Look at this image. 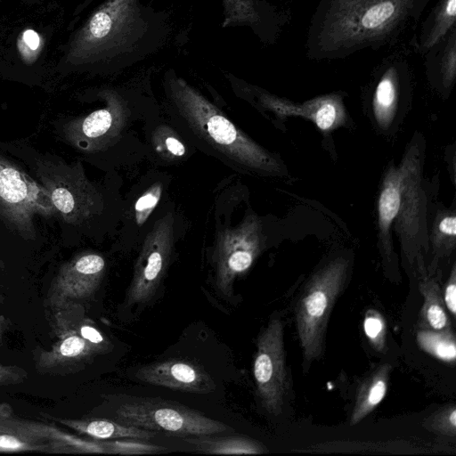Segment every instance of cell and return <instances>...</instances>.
<instances>
[{"mask_svg":"<svg viewBox=\"0 0 456 456\" xmlns=\"http://www.w3.org/2000/svg\"><path fill=\"white\" fill-rule=\"evenodd\" d=\"M427 72L450 89L456 78V28L425 54Z\"/></svg>","mask_w":456,"mask_h":456,"instance_id":"obj_23","label":"cell"},{"mask_svg":"<svg viewBox=\"0 0 456 456\" xmlns=\"http://www.w3.org/2000/svg\"><path fill=\"white\" fill-rule=\"evenodd\" d=\"M35 173L54 206L69 224H80L102 210V198L86 178L80 162L58 158L36 160Z\"/></svg>","mask_w":456,"mask_h":456,"instance_id":"obj_6","label":"cell"},{"mask_svg":"<svg viewBox=\"0 0 456 456\" xmlns=\"http://www.w3.org/2000/svg\"><path fill=\"white\" fill-rule=\"evenodd\" d=\"M263 244L262 225L255 216H247L238 225L218 233L214 254L215 281L224 296H232L235 279L251 267Z\"/></svg>","mask_w":456,"mask_h":456,"instance_id":"obj_9","label":"cell"},{"mask_svg":"<svg viewBox=\"0 0 456 456\" xmlns=\"http://www.w3.org/2000/svg\"><path fill=\"white\" fill-rule=\"evenodd\" d=\"M45 46L41 33L28 28L23 29L16 39V48L20 58L26 65H33L39 58Z\"/></svg>","mask_w":456,"mask_h":456,"instance_id":"obj_28","label":"cell"},{"mask_svg":"<svg viewBox=\"0 0 456 456\" xmlns=\"http://www.w3.org/2000/svg\"><path fill=\"white\" fill-rule=\"evenodd\" d=\"M4 264L3 260L0 257V268H4Z\"/></svg>","mask_w":456,"mask_h":456,"instance_id":"obj_38","label":"cell"},{"mask_svg":"<svg viewBox=\"0 0 456 456\" xmlns=\"http://www.w3.org/2000/svg\"><path fill=\"white\" fill-rule=\"evenodd\" d=\"M106 106L64 125L65 139L78 150L94 152L102 150L118 136L127 117L123 100L112 92L104 94Z\"/></svg>","mask_w":456,"mask_h":456,"instance_id":"obj_14","label":"cell"},{"mask_svg":"<svg viewBox=\"0 0 456 456\" xmlns=\"http://www.w3.org/2000/svg\"><path fill=\"white\" fill-rule=\"evenodd\" d=\"M257 97L264 107L281 117H303L314 122L322 131H331L346 120L343 98L338 94L318 96L299 104L262 90H257Z\"/></svg>","mask_w":456,"mask_h":456,"instance_id":"obj_18","label":"cell"},{"mask_svg":"<svg viewBox=\"0 0 456 456\" xmlns=\"http://www.w3.org/2000/svg\"><path fill=\"white\" fill-rule=\"evenodd\" d=\"M4 297L2 296V294L0 293V303H3L4 302Z\"/></svg>","mask_w":456,"mask_h":456,"instance_id":"obj_39","label":"cell"},{"mask_svg":"<svg viewBox=\"0 0 456 456\" xmlns=\"http://www.w3.org/2000/svg\"><path fill=\"white\" fill-rule=\"evenodd\" d=\"M105 271L104 258L83 253L64 263L51 283L46 301L52 309L90 297L98 289Z\"/></svg>","mask_w":456,"mask_h":456,"instance_id":"obj_15","label":"cell"},{"mask_svg":"<svg viewBox=\"0 0 456 456\" xmlns=\"http://www.w3.org/2000/svg\"><path fill=\"white\" fill-rule=\"evenodd\" d=\"M427 428L445 436H454L456 434V409L449 405L441 409L427 420Z\"/></svg>","mask_w":456,"mask_h":456,"instance_id":"obj_33","label":"cell"},{"mask_svg":"<svg viewBox=\"0 0 456 456\" xmlns=\"http://www.w3.org/2000/svg\"><path fill=\"white\" fill-rule=\"evenodd\" d=\"M419 154V149L411 146L398 167L401 175V198L395 220V229L410 262L423 247L426 233V200L421 185Z\"/></svg>","mask_w":456,"mask_h":456,"instance_id":"obj_11","label":"cell"},{"mask_svg":"<svg viewBox=\"0 0 456 456\" xmlns=\"http://www.w3.org/2000/svg\"><path fill=\"white\" fill-rule=\"evenodd\" d=\"M431 0H319L305 44L312 61L407 46Z\"/></svg>","mask_w":456,"mask_h":456,"instance_id":"obj_1","label":"cell"},{"mask_svg":"<svg viewBox=\"0 0 456 456\" xmlns=\"http://www.w3.org/2000/svg\"><path fill=\"white\" fill-rule=\"evenodd\" d=\"M456 216L448 210L440 212L434 222L431 240L436 253L450 254L455 248Z\"/></svg>","mask_w":456,"mask_h":456,"instance_id":"obj_27","label":"cell"},{"mask_svg":"<svg viewBox=\"0 0 456 456\" xmlns=\"http://www.w3.org/2000/svg\"><path fill=\"white\" fill-rule=\"evenodd\" d=\"M363 330L372 347L383 352L387 345V328L383 315L375 309L366 312L363 320Z\"/></svg>","mask_w":456,"mask_h":456,"instance_id":"obj_29","label":"cell"},{"mask_svg":"<svg viewBox=\"0 0 456 456\" xmlns=\"http://www.w3.org/2000/svg\"><path fill=\"white\" fill-rule=\"evenodd\" d=\"M173 246L174 217L168 213L156 221L143 241L127 290L130 305L146 303L154 296L169 265Z\"/></svg>","mask_w":456,"mask_h":456,"instance_id":"obj_12","label":"cell"},{"mask_svg":"<svg viewBox=\"0 0 456 456\" xmlns=\"http://www.w3.org/2000/svg\"><path fill=\"white\" fill-rule=\"evenodd\" d=\"M283 324L273 318L258 335L253 362L257 394L265 409L272 414L281 413L288 389Z\"/></svg>","mask_w":456,"mask_h":456,"instance_id":"obj_10","label":"cell"},{"mask_svg":"<svg viewBox=\"0 0 456 456\" xmlns=\"http://www.w3.org/2000/svg\"><path fill=\"white\" fill-rule=\"evenodd\" d=\"M416 338L419 346L433 357L450 364L455 362L456 344L452 329L434 330L420 328Z\"/></svg>","mask_w":456,"mask_h":456,"instance_id":"obj_26","label":"cell"},{"mask_svg":"<svg viewBox=\"0 0 456 456\" xmlns=\"http://www.w3.org/2000/svg\"><path fill=\"white\" fill-rule=\"evenodd\" d=\"M75 305V304H74ZM74 305L53 309V329L57 340L48 350H40L35 356L37 370L44 374H66L98 353L102 347L85 338L80 322L73 313Z\"/></svg>","mask_w":456,"mask_h":456,"instance_id":"obj_13","label":"cell"},{"mask_svg":"<svg viewBox=\"0 0 456 456\" xmlns=\"http://www.w3.org/2000/svg\"><path fill=\"white\" fill-rule=\"evenodd\" d=\"M10 326V320L4 315H0V347L3 345V339L5 331Z\"/></svg>","mask_w":456,"mask_h":456,"instance_id":"obj_37","label":"cell"},{"mask_svg":"<svg viewBox=\"0 0 456 456\" xmlns=\"http://www.w3.org/2000/svg\"><path fill=\"white\" fill-rule=\"evenodd\" d=\"M108 453L122 455L150 454L166 450V447L151 444L150 443L136 441V438H124V440H102Z\"/></svg>","mask_w":456,"mask_h":456,"instance_id":"obj_30","label":"cell"},{"mask_svg":"<svg viewBox=\"0 0 456 456\" xmlns=\"http://www.w3.org/2000/svg\"><path fill=\"white\" fill-rule=\"evenodd\" d=\"M79 329L82 336L85 338L96 346H99L102 348L104 347L106 340L100 330L86 322H80Z\"/></svg>","mask_w":456,"mask_h":456,"instance_id":"obj_36","label":"cell"},{"mask_svg":"<svg viewBox=\"0 0 456 456\" xmlns=\"http://www.w3.org/2000/svg\"><path fill=\"white\" fill-rule=\"evenodd\" d=\"M223 27H249L261 40L273 43L289 20V13L263 0H223Z\"/></svg>","mask_w":456,"mask_h":456,"instance_id":"obj_17","label":"cell"},{"mask_svg":"<svg viewBox=\"0 0 456 456\" xmlns=\"http://www.w3.org/2000/svg\"><path fill=\"white\" fill-rule=\"evenodd\" d=\"M456 28V0H438L420 24L409 47L424 55Z\"/></svg>","mask_w":456,"mask_h":456,"instance_id":"obj_19","label":"cell"},{"mask_svg":"<svg viewBox=\"0 0 456 456\" xmlns=\"http://www.w3.org/2000/svg\"><path fill=\"white\" fill-rule=\"evenodd\" d=\"M160 183L151 185L135 202L134 216L138 225H142L157 206L162 193Z\"/></svg>","mask_w":456,"mask_h":456,"instance_id":"obj_32","label":"cell"},{"mask_svg":"<svg viewBox=\"0 0 456 456\" xmlns=\"http://www.w3.org/2000/svg\"><path fill=\"white\" fill-rule=\"evenodd\" d=\"M144 9L140 0H106L72 37L66 61L94 64L131 52L148 29Z\"/></svg>","mask_w":456,"mask_h":456,"instance_id":"obj_3","label":"cell"},{"mask_svg":"<svg viewBox=\"0 0 456 456\" xmlns=\"http://www.w3.org/2000/svg\"><path fill=\"white\" fill-rule=\"evenodd\" d=\"M108 453L101 440L88 441L53 425L28 420L0 404V452Z\"/></svg>","mask_w":456,"mask_h":456,"instance_id":"obj_8","label":"cell"},{"mask_svg":"<svg viewBox=\"0 0 456 456\" xmlns=\"http://www.w3.org/2000/svg\"><path fill=\"white\" fill-rule=\"evenodd\" d=\"M153 142L156 151L166 158H180L185 154V146L170 128L159 127L155 131Z\"/></svg>","mask_w":456,"mask_h":456,"instance_id":"obj_31","label":"cell"},{"mask_svg":"<svg viewBox=\"0 0 456 456\" xmlns=\"http://www.w3.org/2000/svg\"><path fill=\"white\" fill-rule=\"evenodd\" d=\"M28 372L16 365H5L0 362V386H12L23 383Z\"/></svg>","mask_w":456,"mask_h":456,"instance_id":"obj_34","label":"cell"},{"mask_svg":"<svg viewBox=\"0 0 456 456\" xmlns=\"http://www.w3.org/2000/svg\"><path fill=\"white\" fill-rule=\"evenodd\" d=\"M401 198V175L399 167L393 164L386 172L378 200V222L379 239L385 255L392 253L390 229L395 220Z\"/></svg>","mask_w":456,"mask_h":456,"instance_id":"obj_20","label":"cell"},{"mask_svg":"<svg viewBox=\"0 0 456 456\" xmlns=\"http://www.w3.org/2000/svg\"><path fill=\"white\" fill-rule=\"evenodd\" d=\"M135 378L142 382L189 393L208 394L216 388L212 377L200 364L168 359L141 366Z\"/></svg>","mask_w":456,"mask_h":456,"instance_id":"obj_16","label":"cell"},{"mask_svg":"<svg viewBox=\"0 0 456 456\" xmlns=\"http://www.w3.org/2000/svg\"><path fill=\"white\" fill-rule=\"evenodd\" d=\"M444 306L450 314L455 317L456 314V267L452 266L450 277L446 282L444 292Z\"/></svg>","mask_w":456,"mask_h":456,"instance_id":"obj_35","label":"cell"},{"mask_svg":"<svg viewBox=\"0 0 456 456\" xmlns=\"http://www.w3.org/2000/svg\"><path fill=\"white\" fill-rule=\"evenodd\" d=\"M390 372L391 365L382 364L360 387L350 418L351 426L362 421L384 399Z\"/></svg>","mask_w":456,"mask_h":456,"instance_id":"obj_22","label":"cell"},{"mask_svg":"<svg viewBox=\"0 0 456 456\" xmlns=\"http://www.w3.org/2000/svg\"><path fill=\"white\" fill-rule=\"evenodd\" d=\"M348 261L336 258L306 284L296 306L297 330L305 362L322 357L330 312L346 282Z\"/></svg>","mask_w":456,"mask_h":456,"instance_id":"obj_4","label":"cell"},{"mask_svg":"<svg viewBox=\"0 0 456 456\" xmlns=\"http://www.w3.org/2000/svg\"><path fill=\"white\" fill-rule=\"evenodd\" d=\"M57 214L43 186L0 155V217L27 240L37 238L35 219Z\"/></svg>","mask_w":456,"mask_h":456,"instance_id":"obj_7","label":"cell"},{"mask_svg":"<svg viewBox=\"0 0 456 456\" xmlns=\"http://www.w3.org/2000/svg\"><path fill=\"white\" fill-rule=\"evenodd\" d=\"M167 87L173 104L187 126L216 151L243 167L267 173L280 170L275 159L183 78L169 77Z\"/></svg>","mask_w":456,"mask_h":456,"instance_id":"obj_2","label":"cell"},{"mask_svg":"<svg viewBox=\"0 0 456 456\" xmlns=\"http://www.w3.org/2000/svg\"><path fill=\"white\" fill-rule=\"evenodd\" d=\"M193 448L203 453L210 454H258L265 450L263 445L255 440L245 436H196L193 438L183 437Z\"/></svg>","mask_w":456,"mask_h":456,"instance_id":"obj_24","label":"cell"},{"mask_svg":"<svg viewBox=\"0 0 456 456\" xmlns=\"http://www.w3.org/2000/svg\"><path fill=\"white\" fill-rule=\"evenodd\" d=\"M423 304L419 313L420 328L434 330L451 329L450 318L445 311L442 292L432 279L425 278L419 282Z\"/></svg>","mask_w":456,"mask_h":456,"instance_id":"obj_25","label":"cell"},{"mask_svg":"<svg viewBox=\"0 0 456 456\" xmlns=\"http://www.w3.org/2000/svg\"><path fill=\"white\" fill-rule=\"evenodd\" d=\"M47 418L67 427L79 434L86 435L96 440H113L122 438L151 439L156 432L122 424L105 419H63Z\"/></svg>","mask_w":456,"mask_h":456,"instance_id":"obj_21","label":"cell"},{"mask_svg":"<svg viewBox=\"0 0 456 456\" xmlns=\"http://www.w3.org/2000/svg\"><path fill=\"white\" fill-rule=\"evenodd\" d=\"M114 420L138 428L180 437L212 436L231 428L176 402L163 398L126 396Z\"/></svg>","mask_w":456,"mask_h":456,"instance_id":"obj_5","label":"cell"}]
</instances>
